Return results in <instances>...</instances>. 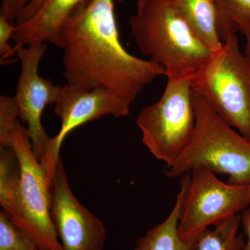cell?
<instances>
[{
	"label": "cell",
	"mask_w": 250,
	"mask_h": 250,
	"mask_svg": "<svg viewBox=\"0 0 250 250\" xmlns=\"http://www.w3.org/2000/svg\"><path fill=\"white\" fill-rule=\"evenodd\" d=\"M0 250H42L22 230L0 212Z\"/></svg>",
	"instance_id": "obj_17"
},
{
	"label": "cell",
	"mask_w": 250,
	"mask_h": 250,
	"mask_svg": "<svg viewBox=\"0 0 250 250\" xmlns=\"http://www.w3.org/2000/svg\"><path fill=\"white\" fill-rule=\"evenodd\" d=\"M241 215H233L215 225L206 229L194 240L192 250H245V241L238 234Z\"/></svg>",
	"instance_id": "obj_15"
},
{
	"label": "cell",
	"mask_w": 250,
	"mask_h": 250,
	"mask_svg": "<svg viewBox=\"0 0 250 250\" xmlns=\"http://www.w3.org/2000/svg\"><path fill=\"white\" fill-rule=\"evenodd\" d=\"M84 1L44 0L31 17L15 24L12 40L16 42V46L52 43L68 16Z\"/></svg>",
	"instance_id": "obj_11"
},
{
	"label": "cell",
	"mask_w": 250,
	"mask_h": 250,
	"mask_svg": "<svg viewBox=\"0 0 250 250\" xmlns=\"http://www.w3.org/2000/svg\"><path fill=\"white\" fill-rule=\"evenodd\" d=\"M20 117L17 100L14 97L0 96V147H13L16 123Z\"/></svg>",
	"instance_id": "obj_18"
},
{
	"label": "cell",
	"mask_w": 250,
	"mask_h": 250,
	"mask_svg": "<svg viewBox=\"0 0 250 250\" xmlns=\"http://www.w3.org/2000/svg\"><path fill=\"white\" fill-rule=\"evenodd\" d=\"M129 24L140 52L164 67L166 77H192L211 56L174 0H137Z\"/></svg>",
	"instance_id": "obj_2"
},
{
	"label": "cell",
	"mask_w": 250,
	"mask_h": 250,
	"mask_svg": "<svg viewBox=\"0 0 250 250\" xmlns=\"http://www.w3.org/2000/svg\"><path fill=\"white\" fill-rule=\"evenodd\" d=\"M115 1L85 0L68 16L52 44L62 51L67 84L108 90L132 105L145 87L167 72L123 47Z\"/></svg>",
	"instance_id": "obj_1"
},
{
	"label": "cell",
	"mask_w": 250,
	"mask_h": 250,
	"mask_svg": "<svg viewBox=\"0 0 250 250\" xmlns=\"http://www.w3.org/2000/svg\"><path fill=\"white\" fill-rule=\"evenodd\" d=\"M13 147L21 168L18 215L14 224L42 250H63L51 215L49 181L37 159L27 128L18 121Z\"/></svg>",
	"instance_id": "obj_6"
},
{
	"label": "cell",
	"mask_w": 250,
	"mask_h": 250,
	"mask_svg": "<svg viewBox=\"0 0 250 250\" xmlns=\"http://www.w3.org/2000/svg\"><path fill=\"white\" fill-rule=\"evenodd\" d=\"M0 16L16 24L17 19L32 0H1Z\"/></svg>",
	"instance_id": "obj_20"
},
{
	"label": "cell",
	"mask_w": 250,
	"mask_h": 250,
	"mask_svg": "<svg viewBox=\"0 0 250 250\" xmlns=\"http://www.w3.org/2000/svg\"><path fill=\"white\" fill-rule=\"evenodd\" d=\"M196 116L190 142L164 174L177 178L197 168L228 177V182L250 185V141L224 121L205 99L192 91Z\"/></svg>",
	"instance_id": "obj_3"
},
{
	"label": "cell",
	"mask_w": 250,
	"mask_h": 250,
	"mask_svg": "<svg viewBox=\"0 0 250 250\" xmlns=\"http://www.w3.org/2000/svg\"><path fill=\"white\" fill-rule=\"evenodd\" d=\"M54 113L62 121L58 134L49 140L40 161L50 183L56 166L61 159L62 143L74 129L106 116H127L131 104L121 97L106 90H85L65 84L54 104Z\"/></svg>",
	"instance_id": "obj_8"
},
{
	"label": "cell",
	"mask_w": 250,
	"mask_h": 250,
	"mask_svg": "<svg viewBox=\"0 0 250 250\" xmlns=\"http://www.w3.org/2000/svg\"><path fill=\"white\" fill-rule=\"evenodd\" d=\"M190 175L178 225L183 241H192L206 229L250 207V185L226 183L204 168L195 169Z\"/></svg>",
	"instance_id": "obj_7"
},
{
	"label": "cell",
	"mask_w": 250,
	"mask_h": 250,
	"mask_svg": "<svg viewBox=\"0 0 250 250\" xmlns=\"http://www.w3.org/2000/svg\"><path fill=\"white\" fill-rule=\"evenodd\" d=\"M51 215L63 250H103L106 231L103 222L74 195L62 158L49 183Z\"/></svg>",
	"instance_id": "obj_10"
},
{
	"label": "cell",
	"mask_w": 250,
	"mask_h": 250,
	"mask_svg": "<svg viewBox=\"0 0 250 250\" xmlns=\"http://www.w3.org/2000/svg\"><path fill=\"white\" fill-rule=\"evenodd\" d=\"M225 22L246 39L245 54L250 59V0H214Z\"/></svg>",
	"instance_id": "obj_16"
},
{
	"label": "cell",
	"mask_w": 250,
	"mask_h": 250,
	"mask_svg": "<svg viewBox=\"0 0 250 250\" xmlns=\"http://www.w3.org/2000/svg\"><path fill=\"white\" fill-rule=\"evenodd\" d=\"M21 168L14 147H0V205L11 222L18 215Z\"/></svg>",
	"instance_id": "obj_14"
},
{
	"label": "cell",
	"mask_w": 250,
	"mask_h": 250,
	"mask_svg": "<svg viewBox=\"0 0 250 250\" xmlns=\"http://www.w3.org/2000/svg\"><path fill=\"white\" fill-rule=\"evenodd\" d=\"M193 34L211 53L222 48L223 42L236 34L222 16L214 0H174Z\"/></svg>",
	"instance_id": "obj_12"
},
{
	"label": "cell",
	"mask_w": 250,
	"mask_h": 250,
	"mask_svg": "<svg viewBox=\"0 0 250 250\" xmlns=\"http://www.w3.org/2000/svg\"><path fill=\"white\" fill-rule=\"evenodd\" d=\"M190 173L184 174L180 182V190L170 214L162 223L151 228L136 241L133 250H192L194 240L184 241L178 233V225Z\"/></svg>",
	"instance_id": "obj_13"
},
{
	"label": "cell",
	"mask_w": 250,
	"mask_h": 250,
	"mask_svg": "<svg viewBox=\"0 0 250 250\" xmlns=\"http://www.w3.org/2000/svg\"><path fill=\"white\" fill-rule=\"evenodd\" d=\"M192 91L205 99L230 126L250 141V59L240 49L236 34L191 77Z\"/></svg>",
	"instance_id": "obj_4"
},
{
	"label": "cell",
	"mask_w": 250,
	"mask_h": 250,
	"mask_svg": "<svg viewBox=\"0 0 250 250\" xmlns=\"http://www.w3.org/2000/svg\"><path fill=\"white\" fill-rule=\"evenodd\" d=\"M15 47L17 49L16 57L21 62L15 95L19 118L21 123L27 125L33 150L41 161L51 139L42 126V113L46 106L56 103L62 86L54 84L52 81L39 75V65L47 50V43Z\"/></svg>",
	"instance_id": "obj_9"
},
{
	"label": "cell",
	"mask_w": 250,
	"mask_h": 250,
	"mask_svg": "<svg viewBox=\"0 0 250 250\" xmlns=\"http://www.w3.org/2000/svg\"><path fill=\"white\" fill-rule=\"evenodd\" d=\"M15 24L6 18L0 16V62L1 65L9 64L12 57L17 56L16 47L10 45L9 41L13 39Z\"/></svg>",
	"instance_id": "obj_19"
},
{
	"label": "cell",
	"mask_w": 250,
	"mask_h": 250,
	"mask_svg": "<svg viewBox=\"0 0 250 250\" xmlns=\"http://www.w3.org/2000/svg\"><path fill=\"white\" fill-rule=\"evenodd\" d=\"M241 225L243 227L246 241H245V250H250V207L241 212Z\"/></svg>",
	"instance_id": "obj_21"
},
{
	"label": "cell",
	"mask_w": 250,
	"mask_h": 250,
	"mask_svg": "<svg viewBox=\"0 0 250 250\" xmlns=\"http://www.w3.org/2000/svg\"><path fill=\"white\" fill-rule=\"evenodd\" d=\"M43 1L44 0H32L30 4L28 5L27 7L18 17L16 23L24 22V21H27V19L31 17L33 15L35 14L36 11L39 9Z\"/></svg>",
	"instance_id": "obj_22"
},
{
	"label": "cell",
	"mask_w": 250,
	"mask_h": 250,
	"mask_svg": "<svg viewBox=\"0 0 250 250\" xmlns=\"http://www.w3.org/2000/svg\"><path fill=\"white\" fill-rule=\"evenodd\" d=\"M167 78L161 98L143 108L136 121L145 146L166 166L173 164L184 152L196 124L191 77Z\"/></svg>",
	"instance_id": "obj_5"
}]
</instances>
